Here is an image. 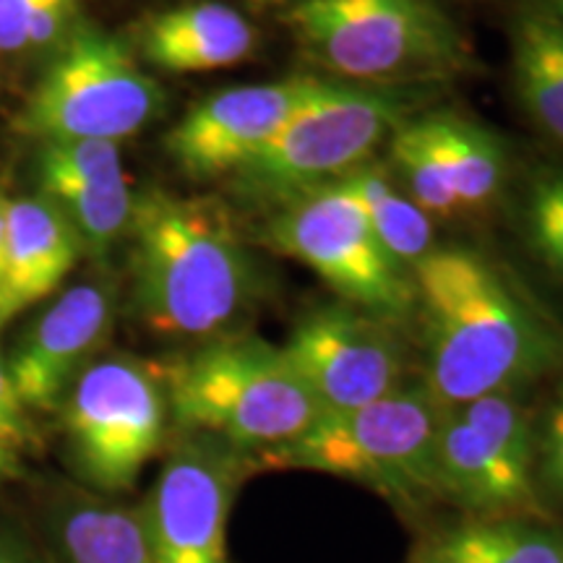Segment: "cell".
I'll return each instance as SVG.
<instances>
[{
	"label": "cell",
	"mask_w": 563,
	"mask_h": 563,
	"mask_svg": "<svg viewBox=\"0 0 563 563\" xmlns=\"http://www.w3.org/2000/svg\"><path fill=\"white\" fill-rule=\"evenodd\" d=\"M115 290L81 282L47 306L5 355L13 389L26 410L60 407L79 373L100 357L115 323Z\"/></svg>",
	"instance_id": "cell-13"
},
{
	"label": "cell",
	"mask_w": 563,
	"mask_h": 563,
	"mask_svg": "<svg viewBox=\"0 0 563 563\" xmlns=\"http://www.w3.org/2000/svg\"><path fill=\"white\" fill-rule=\"evenodd\" d=\"M321 76L245 84L196 102L167 133V152L188 178H232L319 91Z\"/></svg>",
	"instance_id": "cell-12"
},
{
	"label": "cell",
	"mask_w": 563,
	"mask_h": 563,
	"mask_svg": "<svg viewBox=\"0 0 563 563\" xmlns=\"http://www.w3.org/2000/svg\"><path fill=\"white\" fill-rule=\"evenodd\" d=\"M282 350L323 418L376 402L405 384V347L394 323L342 300L302 313Z\"/></svg>",
	"instance_id": "cell-11"
},
{
	"label": "cell",
	"mask_w": 563,
	"mask_h": 563,
	"mask_svg": "<svg viewBox=\"0 0 563 563\" xmlns=\"http://www.w3.org/2000/svg\"><path fill=\"white\" fill-rule=\"evenodd\" d=\"M405 115L402 89L323 79L277 136L232 175V188L253 207L277 211L371 162Z\"/></svg>",
	"instance_id": "cell-6"
},
{
	"label": "cell",
	"mask_w": 563,
	"mask_h": 563,
	"mask_svg": "<svg viewBox=\"0 0 563 563\" xmlns=\"http://www.w3.org/2000/svg\"><path fill=\"white\" fill-rule=\"evenodd\" d=\"M443 407L422 384H402L352 412L327 415L290 443L256 454V470H311L363 483L397 504L439 498L435 439Z\"/></svg>",
	"instance_id": "cell-5"
},
{
	"label": "cell",
	"mask_w": 563,
	"mask_h": 563,
	"mask_svg": "<svg viewBox=\"0 0 563 563\" xmlns=\"http://www.w3.org/2000/svg\"><path fill=\"white\" fill-rule=\"evenodd\" d=\"M159 373L178 431L214 435L253 456L323 418L285 350L262 336H214Z\"/></svg>",
	"instance_id": "cell-3"
},
{
	"label": "cell",
	"mask_w": 563,
	"mask_h": 563,
	"mask_svg": "<svg viewBox=\"0 0 563 563\" xmlns=\"http://www.w3.org/2000/svg\"><path fill=\"white\" fill-rule=\"evenodd\" d=\"M253 473V454L214 435L180 431L139 506L157 563H230V511Z\"/></svg>",
	"instance_id": "cell-10"
},
{
	"label": "cell",
	"mask_w": 563,
	"mask_h": 563,
	"mask_svg": "<svg viewBox=\"0 0 563 563\" xmlns=\"http://www.w3.org/2000/svg\"><path fill=\"white\" fill-rule=\"evenodd\" d=\"M514 89L527 115L563 141V26L534 5L511 30Z\"/></svg>",
	"instance_id": "cell-19"
},
{
	"label": "cell",
	"mask_w": 563,
	"mask_h": 563,
	"mask_svg": "<svg viewBox=\"0 0 563 563\" xmlns=\"http://www.w3.org/2000/svg\"><path fill=\"white\" fill-rule=\"evenodd\" d=\"M60 407L70 470L102 496L136 485L165 443L170 420L162 373L131 355L89 363Z\"/></svg>",
	"instance_id": "cell-7"
},
{
	"label": "cell",
	"mask_w": 563,
	"mask_h": 563,
	"mask_svg": "<svg viewBox=\"0 0 563 563\" xmlns=\"http://www.w3.org/2000/svg\"><path fill=\"white\" fill-rule=\"evenodd\" d=\"M422 125L439 152L462 214L488 207L504 186L506 154L501 141L485 131L481 123L454 115V112L426 115Z\"/></svg>",
	"instance_id": "cell-21"
},
{
	"label": "cell",
	"mask_w": 563,
	"mask_h": 563,
	"mask_svg": "<svg viewBox=\"0 0 563 563\" xmlns=\"http://www.w3.org/2000/svg\"><path fill=\"white\" fill-rule=\"evenodd\" d=\"M534 470L540 485L563 504V384L548 407L543 431L534 443Z\"/></svg>",
	"instance_id": "cell-26"
},
{
	"label": "cell",
	"mask_w": 563,
	"mask_h": 563,
	"mask_svg": "<svg viewBox=\"0 0 563 563\" xmlns=\"http://www.w3.org/2000/svg\"><path fill=\"white\" fill-rule=\"evenodd\" d=\"M394 180L431 220H454L462 214L460 201L443 170L439 152L428 136L422 118L405 121L389 139V165Z\"/></svg>",
	"instance_id": "cell-23"
},
{
	"label": "cell",
	"mask_w": 563,
	"mask_h": 563,
	"mask_svg": "<svg viewBox=\"0 0 563 563\" xmlns=\"http://www.w3.org/2000/svg\"><path fill=\"white\" fill-rule=\"evenodd\" d=\"M165 91L110 34L74 30L21 112L42 144L123 141L159 115Z\"/></svg>",
	"instance_id": "cell-8"
},
{
	"label": "cell",
	"mask_w": 563,
	"mask_h": 563,
	"mask_svg": "<svg viewBox=\"0 0 563 563\" xmlns=\"http://www.w3.org/2000/svg\"><path fill=\"white\" fill-rule=\"evenodd\" d=\"M426 386L443 410L517 394L553 371L563 340L481 253L435 249L412 269Z\"/></svg>",
	"instance_id": "cell-1"
},
{
	"label": "cell",
	"mask_w": 563,
	"mask_h": 563,
	"mask_svg": "<svg viewBox=\"0 0 563 563\" xmlns=\"http://www.w3.org/2000/svg\"><path fill=\"white\" fill-rule=\"evenodd\" d=\"M32 439L30 410L21 405L16 389H13L9 363H5L3 347H0V441L19 449Z\"/></svg>",
	"instance_id": "cell-27"
},
{
	"label": "cell",
	"mask_w": 563,
	"mask_h": 563,
	"mask_svg": "<svg viewBox=\"0 0 563 563\" xmlns=\"http://www.w3.org/2000/svg\"><path fill=\"white\" fill-rule=\"evenodd\" d=\"M129 230L133 308L150 332L214 340L256 300V258L217 203L144 194Z\"/></svg>",
	"instance_id": "cell-2"
},
{
	"label": "cell",
	"mask_w": 563,
	"mask_h": 563,
	"mask_svg": "<svg viewBox=\"0 0 563 563\" xmlns=\"http://www.w3.org/2000/svg\"><path fill=\"white\" fill-rule=\"evenodd\" d=\"M249 3L256 5V9H287L295 0H249Z\"/></svg>",
	"instance_id": "cell-32"
},
{
	"label": "cell",
	"mask_w": 563,
	"mask_h": 563,
	"mask_svg": "<svg viewBox=\"0 0 563 563\" xmlns=\"http://www.w3.org/2000/svg\"><path fill=\"white\" fill-rule=\"evenodd\" d=\"M51 563H157L139 506L102 493H63L45 511Z\"/></svg>",
	"instance_id": "cell-16"
},
{
	"label": "cell",
	"mask_w": 563,
	"mask_h": 563,
	"mask_svg": "<svg viewBox=\"0 0 563 563\" xmlns=\"http://www.w3.org/2000/svg\"><path fill=\"white\" fill-rule=\"evenodd\" d=\"M540 9L551 13V16L563 26V0H543V3H540Z\"/></svg>",
	"instance_id": "cell-31"
},
{
	"label": "cell",
	"mask_w": 563,
	"mask_h": 563,
	"mask_svg": "<svg viewBox=\"0 0 563 563\" xmlns=\"http://www.w3.org/2000/svg\"><path fill=\"white\" fill-rule=\"evenodd\" d=\"M37 170L42 194L58 203L87 251L104 253L131 228L136 196L125 175L47 157H37Z\"/></svg>",
	"instance_id": "cell-18"
},
{
	"label": "cell",
	"mask_w": 563,
	"mask_h": 563,
	"mask_svg": "<svg viewBox=\"0 0 563 563\" xmlns=\"http://www.w3.org/2000/svg\"><path fill=\"white\" fill-rule=\"evenodd\" d=\"M412 563H563V530L509 519H477L433 534Z\"/></svg>",
	"instance_id": "cell-20"
},
{
	"label": "cell",
	"mask_w": 563,
	"mask_h": 563,
	"mask_svg": "<svg viewBox=\"0 0 563 563\" xmlns=\"http://www.w3.org/2000/svg\"><path fill=\"white\" fill-rule=\"evenodd\" d=\"M285 21L308 60L355 87L405 91L467 63L460 30L435 0H295Z\"/></svg>",
	"instance_id": "cell-4"
},
{
	"label": "cell",
	"mask_w": 563,
	"mask_h": 563,
	"mask_svg": "<svg viewBox=\"0 0 563 563\" xmlns=\"http://www.w3.org/2000/svg\"><path fill=\"white\" fill-rule=\"evenodd\" d=\"M266 241L311 269L342 302L391 323L415 311L412 272L386 253L342 180L272 211Z\"/></svg>",
	"instance_id": "cell-9"
},
{
	"label": "cell",
	"mask_w": 563,
	"mask_h": 563,
	"mask_svg": "<svg viewBox=\"0 0 563 563\" xmlns=\"http://www.w3.org/2000/svg\"><path fill=\"white\" fill-rule=\"evenodd\" d=\"M19 475V449L0 441V483L11 481Z\"/></svg>",
	"instance_id": "cell-29"
},
{
	"label": "cell",
	"mask_w": 563,
	"mask_h": 563,
	"mask_svg": "<svg viewBox=\"0 0 563 563\" xmlns=\"http://www.w3.org/2000/svg\"><path fill=\"white\" fill-rule=\"evenodd\" d=\"M435 488L481 519H509L538 506V490L514 483L456 410L443 412L435 439Z\"/></svg>",
	"instance_id": "cell-17"
},
{
	"label": "cell",
	"mask_w": 563,
	"mask_h": 563,
	"mask_svg": "<svg viewBox=\"0 0 563 563\" xmlns=\"http://www.w3.org/2000/svg\"><path fill=\"white\" fill-rule=\"evenodd\" d=\"M256 26L241 11L217 0L183 3L152 16L141 30V53L173 74L230 68L249 60Z\"/></svg>",
	"instance_id": "cell-15"
},
{
	"label": "cell",
	"mask_w": 563,
	"mask_h": 563,
	"mask_svg": "<svg viewBox=\"0 0 563 563\" xmlns=\"http://www.w3.org/2000/svg\"><path fill=\"white\" fill-rule=\"evenodd\" d=\"M342 183L361 201L373 232L399 266L412 272L415 264L435 251L433 220L402 191L389 167L371 159L344 175Z\"/></svg>",
	"instance_id": "cell-22"
},
{
	"label": "cell",
	"mask_w": 563,
	"mask_h": 563,
	"mask_svg": "<svg viewBox=\"0 0 563 563\" xmlns=\"http://www.w3.org/2000/svg\"><path fill=\"white\" fill-rule=\"evenodd\" d=\"M81 0H0V53L26 55L58 45L74 30Z\"/></svg>",
	"instance_id": "cell-24"
},
{
	"label": "cell",
	"mask_w": 563,
	"mask_h": 563,
	"mask_svg": "<svg viewBox=\"0 0 563 563\" xmlns=\"http://www.w3.org/2000/svg\"><path fill=\"white\" fill-rule=\"evenodd\" d=\"M84 245L74 224L45 194L9 199V249L0 282V329L47 298L79 262Z\"/></svg>",
	"instance_id": "cell-14"
},
{
	"label": "cell",
	"mask_w": 563,
	"mask_h": 563,
	"mask_svg": "<svg viewBox=\"0 0 563 563\" xmlns=\"http://www.w3.org/2000/svg\"><path fill=\"white\" fill-rule=\"evenodd\" d=\"M5 249H9V199L0 194V282L5 272Z\"/></svg>",
	"instance_id": "cell-30"
},
{
	"label": "cell",
	"mask_w": 563,
	"mask_h": 563,
	"mask_svg": "<svg viewBox=\"0 0 563 563\" xmlns=\"http://www.w3.org/2000/svg\"><path fill=\"white\" fill-rule=\"evenodd\" d=\"M45 551H40L37 545L21 532L11 519H5L0 514V563H47Z\"/></svg>",
	"instance_id": "cell-28"
},
{
	"label": "cell",
	"mask_w": 563,
	"mask_h": 563,
	"mask_svg": "<svg viewBox=\"0 0 563 563\" xmlns=\"http://www.w3.org/2000/svg\"><path fill=\"white\" fill-rule=\"evenodd\" d=\"M522 228L540 264L563 282V167H540L527 183Z\"/></svg>",
	"instance_id": "cell-25"
}]
</instances>
